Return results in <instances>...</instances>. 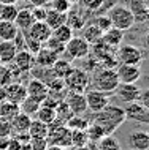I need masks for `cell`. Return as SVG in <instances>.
<instances>
[{"instance_id": "6da1fadb", "label": "cell", "mask_w": 149, "mask_h": 150, "mask_svg": "<svg viewBox=\"0 0 149 150\" xmlns=\"http://www.w3.org/2000/svg\"><path fill=\"white\" fill-rule=\"evenodd\" d=\"M125 119L127 117H125L124 108L110 103L106 108H103L102 111L94 112L91 122L95 125H98V127L105 131V134L108 136V134H113V133L125 122Z\"/></svg>"}, {"instance_id": "7a4b0ae2", "label": "cell", "mask_w": 149, "mask_h": 150, "mask_svg": "<svg viewBox=\"0 0 149 150\" xmlns=\"http://www.w3.org/2000/svg\"><path fill=\"white\" fill-rule=\"evenodd\" d=\"M91 86L94 90H98L106 95L114 93V90L119 86V79L116 74L114 68H103L98 73H95L94 78H91Z\"/></svg>"}, {"instance_id": "3957f363", "label": "cell", "mask_w": 149, "mask_h": 150, "mask_svg": "<svg viewBox=\"0 0 149 150\" xmlns=\"http://www.w3.org/2000/svg\"><path fill=\"white\" fill-rule=\"evenodd\" d=\"M65 88L68 92H79L84 93L91 87V74L81 68H71L70 73L63 78Z\"/></svg>"}, {"instance_id": "277c9868", "label": "cell", "mask_w": 149, "mask_h": 150, "mask_svg": "<svg viewBox=\"0 0 149 150\" xmlns=\"http://www.w3.org/2000/svg\"><path fill=\"white\" fill-rule=\"evenodd\" d=\"M108 18H110L113 27H116V29H119L122 32L130 30L135 25L133 14L128 10V6H124V5H114L108 11Z\"/></svg>"}, {"instance_id": "5b68a950", "label": "cell", "mask_w": 149, "mask_h": 150, "mask_svg": "<svg viewBox=\"0 0 149 150\" xmlns=\"http://www.w3.org/2000/svg\"><path fill=\"white\" fill-rule=\"evenodd\" d=\"M46 142L48 145H59V147L68 149L71 145V129L67 125L51 123L48 128Z\"/></svg>"}, {"instance_id": "8992f818", "label": "cell", "mask_w": 149, "mask_h": 150, "mask_svg": "<svg viewBox=\"0 0 149 150\" xmlns=\"http://www.w3.org/2000/svg\"><path fill=\"white\" fill-rule=\"evenodd\" d=\"M116 60L118 63L124 65H141L143 62V52L133 44H120L116 49Z\"/></svg>"}, {"instance_id": "52a82bcc", "label": "cell", "mask_w": 149, "mask_h": 150, "mask_svg": "<svg viewBox=\"0 0 149 150\" xmlns=\"http://www.w3.org/2000/svg\"><path fill=\"white\" fill-rule=\"evenodd\" d=\"M91 52V44L83 38V36H73L67 44L63 54H67L71 60L86 59Z\"/></svg>"}, {"instance_id": "ba28073f", "label": "cell", "mask_w": 149, "mask_h": 150, "mask_svg": "<svg viewBox=\"0 0 149 150\" xmlns=\"http://www.w3.org/2000/svg\"><path fill=\"white\" fill-rule=\"evenodd\" d=\"M10 65H11V71H18L19 74H27L35 67V55L27 49H21V51H18L13 63H10Z\"/></svg>"}, {"instance_id": "9c48e42d", "label": "cell", "mask_w": 149, "mask_h": 150, "mask_svg": "<svg viewBox=\"0 0 149 150\" xmlns=\"http://www.w3.org/2000/svg\"><path fill=\"white\" fill-rule=\"evenodd\" d=\"M84 95H86L87 111H91L92 114H94V112L102 111L103 108H106L108 104H110V95L102 93L98 90H94V88L86 90V92H84Z\"/></svg>"}, {"instance_id": "30bf717a", "label": "cell", "mask_w": 149, "mask_h": 150, "mask_svg": "<svg viewBox=\"0 0 149 150\" xmlns=\"http://www.w3.org/2000/svg\"><path fill=\"white\" fill-rule=\"evenodd\" d=\"M116 74L120 84H136V81L141 78V68L138 65H124L118 63Z\"/></svg>"}, {"instance_id": "8fae6325", "label": "cell", "mask_w": 149, "mask_h": 150, "mask_svg": "<svg viewBox=\"0 0 149 150\" xmlns=\"http://www.w3.org/2000/svg\"><path fill=\"white\" fill-rule=\"evenodd\" d=\"M63 101L67 103L68 109L71 111L73 115H83L84 112L87 111V103H86V95L79 92H68Z\"/></svg>"}, {"instance_id": "7c38bea8", "label": "cell", "mask_w": 149, "mask_h": 150, "mask_svg": "<svg viewBox=\"0 0 149 150\" xmlns=\"http://www.w3.org/2000/svg\"><path fill=\"white\" fill-rule=\"evenodd\" d=\"M26 90H27V96L35 101H38L40 104L43 103L46 98H48V86L45 81L38 79V78H32L29 81V84L26 86Z\"/></svg>"}, {"instance_id": "4fadbf2b", "label": "cell", "mask_w": 149, "mask_h": 150, "mask_svg": "<svg viewBox=\"0 0 149 150\" xmlns=\"http://www.w3.org/2000/svg\"><path fill=\"white\" fill-rule=\"evenodd\" d=\"M140 92H141V88L136 84H120L119 82L118 88L114 90V95L120 103L128 104V103H133V101H138Z\"/></svg>"}, {"instance_id": "5bb4252c", "label": "cell", "mask_w": 149, "mask_h": 150, "mask_svg": "<svg viewBox=\"0 0 149 150\" xmlns=\"http://www.w3.org/2000/svg\"><path fill=\"white\" fill-rule=\"evenodd\" d=\"M125 111V117L130 120H135L138 123H144L149 125V109H146L140 101H133V103H128L127 108H124Z\"/></svg>"}, {"instance_id": "9a60e30c", "label": "cell", "mask_w": 149, "mask_h": 150, "mask_svg": "<svg viewBox=\"0 0 149 150\" xmlns=\"http://www.w3.org/2000/svg\"><path fill=\"white\" fill-rule=\"evenodd\" d=\"M26 98H27V90H26V86H22V84L11 82L6 87H3V100L21 104Z\"/></svg>"}, {"instance_id": "2e32d148", "label": "cell", "mask_w": 149, "mask_h": 150, "mask_svg": "<svg viewBox=\"0 0 149 150\" xmlns=\"http://www.w3.org/2000/svg\"><path fill=\"white\" fill-rule=\"evenodd\" d=\"M51 27L48 25V24L45 21H35L32 25L29 27V30L24 32L26 35H29L30 38L37 40V41H40L41 44L46 43V40L51 38Z\"/></svg>"}, {"instance_id": "e0dca14e", "label": "cell", "mask_w": 149, "mask_h": 150, "mask_svg": "<svg viewBox=\"0 0 149 150\" xmlns=\"http://www.w3.org/2000/svg\"><path fill=\"white\" fill-rule=\"evenodd\" d=\"M127 145L130 150H149V131L136 129L127 137Z\"/></svg>"}, {"instance_id": "ac0fdd59", "label": "cell", "mask_w": 149, "mask_h": 150, "mask_svg": "<svg viewBox=\"0 0 149 150\" xmlns=\"http://www.w3.org/2000/svg\"><path fill=\"white\" fill-rule=\"evenodd\" d=\"M122 40H124V32L116 29V27H111V29L105 30L102 35V43L106 44L108 47H113V49H118L122 44Z\"/></svg>"}, {"instance_id": "d6986e66", "label": "cell", "mask_w": 149, "mask_h": 150, "mask_svg": "<svg viewBox=\"0 0 149 150\" xmlns=\"http://www.w3.org/2000/svg\"><path fill=\"white\" fill-rule=\"evenodd\" d=\"M59 59V54L52 52L51 49H48L46 46H43L37 54H35V65L41 68H51L56 63V60Z\"/></svg>"}, {"instance_id": "ffe728a7", "label": "cell", "mask_w": 149, "mask_h": 150, "mask_svg": "<svg viewBox=\"0 0 149 150\" xmlns=\"http://www.w3.org/2000/svg\"><path fill=\"white\" fill-rule=\"evenodd\" d=\"M16 54H18V47L13 41H0V63H13Z\"/></svg>"}, {"instance_id": "44dd1931", "label": "cell", "mask_w": 149, "mask_h": 150, "mask_svg": "<svg viewBox=\"0 0 149 150\" xmlns=\"http://www.w3.org/2000/svg\"><path fill=\"white\" fill-rule=\"evenodd\" d=\"M34 22H35V19H34V16H32L30 8H22V10L18 11L16 19H14V24H16V27H18L19 32H27L29 27Z\"/></svg>"}, {"instance_id": "7402d4cb", "label": "cell", "mask_w": 149, "mask_h": 150, "mask_svg": "<svg viewBox=\"0 0 149 150\" xmlns=\"http://www.w3.org/2000/svg\"><path fill=\"white\" fill-rule=\"evenodd\" d=\"M30 122H32L30 115L24 114V112H19L10 123H11V128H13V133H18V134H27L29 127H30Z\"/></svg>"}, {"instance_id": "603a6c76", "label": "cell", "mask_w": 149, "mask_h": 150, "mask_svg": "<svg viewBox=\"0 0 149 150\" xmlns=\"http://www.w3.org/2000/svg\"><path fill=\"white\" fill-rule=\"evenodd\" d=\"M19 112H21L19 104L11 103V101H8V100L0 101V119H5L8 122H11Z\"/></svg>"}, {"instance_id": "cb8c5ba5", "label": "cell", "mask_w": 149, "mask_h": 150, "mask_svg": "<svg viewBox=\"0 0 149 150\" xmlns=\"http://www.w3.org/2000/svg\"><path fill=\"white\" fill-rule=\"evenodd\" d=\"M48 128H49V125H46V123H43V122L35 119V120L30 122V127H29L27 134H29L30 139H46Z\"/></svg>"}, {"instance_id": "d4e9b609", "label": "cell", "mask_w": 149, "mask_h": 150, "mask_svg": "<svg viewBox=\"0 0 149 150\" xmlns=\"http://www.w3.org/2000/svg\"><path fill=\"white\" fill-rule=\"evenodd\" d=\"M128 10L132 11L135 18V22H146L148 21V16H149V10L144 6V3L141 0H130V6Z\"/></svg>"}, {"instance_id": "484cf974", "label": "cell", "mask_w": 149, "mask_h": 150, "mask_svg": "<svg viewBox=\"0 0 149 150\" xmlns=\"http://www.w3.org/2000/svg\"><path fill=\"white\" fill-rule=\"evenodd\" d=\"M102 35H103V32L95 25V22L94 24H87V25L83 27V38L89 44L100 43L102 41Z\"/></svg>"}, {"instance_id": "4316f807", "label": "cell", "mask_w": 149, "mask_h": 150, "mask_svg": "<svg viewBox=\"0 0 149 150\" xmlns=\"http://www.w3.org/2000/svg\"><path fill=\"white\" fill-rule=\"evenodd\" d=\"M67 14L68 13H59V11L56 10H48L46 11V18H45V22L48 24V25L52 29H56V27H60L63 25V24H67Z\"/></svg>"}, {"instance_id": "83f0119b", "label": "cell", "mask_w": 149, "mask_h": 150, "mask_svg": "<svg viewBox=\"0 0 149 150\" xmlns=\"http://www.w3.org/2000/svg\"><path fill=\"white\" fill-rule=\"evenodd\" d=\"M18 27L11 21H0V40L2 41H13L18 35Z\"/></svg>"}, {"instance_id": "f1b7e54d", "label": "cell", "mask_w": 149, "mask_h": 150, "mask_svg": "<svg viewBox=\"0 0 149 150\" xmlns=\"http://www.w3.org/2000/svg\"><path fill=\"white\" fill-rule=\"evenodd\" d=\"M71 68H73V67H71V63L68 62V60H65V59H57V60H56V63L49 68V71H51V74L54 76V78L63 79V78L68 74V73H70Z\"/></svg>"}, {"instance_id": "f546056e", "label": "cell", "mask_w": 149, "mask_h": 150, "mask_svg": "<svg viewBox=\"0 0 149 150\" xmlns=\"http://www.w3.org/2000/svg\"><path fill=\"white\" fill-rule=\"evenodd\" d=\"M51 36H52V38H56V40H59L60 43L67 44L75 35H73V29H71L68 24H63V25H60V27H56V29H52Z\"/></svg>"}, {"instance_id": "4dcf8cb0", "label": "cell", "mask_w": 149, "mask_h": 150, "mask_svg": "<svg viewBox=\"0 0 149 150\" xmlns=\"http://www.w3.org/2000/svg\"><path fill=\"white\" fill-rule=\"evenodd\" d=\"M35 115H37V120L43 122V123H46V125H51L52 122L56 120V108L48 106V104L41 103Z\"/></svg>"}, {"instance_id": "1f68e13d", "label": "cell", "mask_w": 149, "mask_h": 150, "mask_svg": "<svg viewBox=\"0 0 149 150\" xmlns=\"http://www.w3.org/2000/svg\"><path fill=\"white\" fill-rule=\"evenodd\" d=\"M97 149L98 150H122V145L113 134H108L97 142Z\"/></svg>"}, {"instance_id": "d6a6232c", "label": "cell", "mask_w": 149, "mask_h": 150, "mask_svg": "<svg viewBox=\"0 0 149 150\" xmlns=\"http://www.w3.org/2000/svg\"><path fill=\"white\" fill-rule=\"evenodd\" d=\"M18 11H19V8L16 3H13V5H2V3H0V21L14 22Z\"/></svg>"}, {"instance_id": "836d02e7", "label": "cell", "mask_w": 149, "mask_h": 150, "mask_svg": "<svg viewBox=\"0 0 149 150\" xmlns=\"http://www.w3.org/2000/svg\"><path fill=\"white\" fill-rule=\"evenodd\" d=\"M86 134H87V139H89V142L92 144H97L102 137H105L106 134H105V131L102 128L98 127V125H95V123H89V127L86 128Z\"/></svg>"}, {"instance_id": "e575fe53", "label": "cell", "mask_w": 149, "mask_h": 150, "mask_svg": "<svg viewBox=\"0 0 149 150\" xmlns=\"http://www.w3.org/2000/svg\"><path fill=\"white\" fill-rule=\"evenodd\" d=\"M89 123H91V120L83 115H71L67 122V127L70 129H86L89 127Z\"/></svg>"}, {"instance_id": "d590c367", "label": "cell", "mask_w": 149, "mask_h": 150, "mask_svg": "<svg viewBox=\"0 0 149 150\" xmlns=\"http://www.w3.org/2000/svg\"><path fill=\"white\" fill-rule=\"evenodd\" d=\"M89 144L86 129H71V145L75 147H83Z\"/></svg>"}, {"instance_id": "8d00e7d4", "label": "cell", "mask_w": 149, "mask_h": 150, "mask_svg": "<svg viewBox=\"0 0 149 150\" xmlns=\"http://www.w3.org/2000/svg\"><path fill=\"white\" fill-rule=\"evenodd\" d=\"M19 108H21V112H24V114H27V115L32 117V115L37 114V111H38V108H40V103L27 96V98L24 100L21 104H19Z\"/></svg>"}, {"instance_id": "74e56055", "label": "cell", "mask_w": 149, "mask_h": 150, "mask_svg": "<svg viewBox=\"0 0 149 150\" xmlns=\"http://www.w3.org/2000/svg\"><path fill=\"white\" fill-rule=\"evenodd\" d=\"M13 71H11L10 65H3L0 63V88L6 87L8 84L13 82Z\"/></svg>"}, {"instance_id": "f35d334b", "label": "cell", "mask_w": 149, "mask_h": 150, "mask_svg": "<svg viewBox=\"0 0 149 150\" xmlns=\"http://www.w3.org/2000/svg\"><path fill=\"white\" fill-rule=\"evenodd\" d=\"M49 8L59 13H68L71 8V0H49Z\"/></svg>"}, {"instance_id": "ab89813d", "label": "cell", "mask_w": 149, "mask_h": 150, "mask_svg": "<svg viewBox=\"0 0 149 150\" xmlns=\"http://www.w3.org/2000/svg\"><path fill=\"white\" fill-rule=\"evenodd\" d=\"M43 46H46L48 49H51L52 52H56V54H63V51H65V44L63 43H60L59 40H56V38H51L49 40H46V43L43 44Z\"/></svg>"}, {"instance_id": "60d3db41", "label": "cell", "mask_w": 149, "mask_h": 150, "mask_svg": "<svg viewBox=\"0 0 149 150\" xmlns=\"http://www.w3.org/2000/svg\"><path fill=\"white\" fill-rule=\"evenodd\" d=\"M22 33H24V32H22ZM24 36H26V49L35 55V54H37V52L43 47V44L40 43V41H37V40L30 38V36H29V35H26V33H24Z\"/></svg>"}, {"instance_id": "b9f144b4", "label": "cell", "mask_w": 149, "mask_h": 150, "mask_svg": "<svg viewBox=\"0 0 149 150\" xmlns=\"http://www.w3.org/2000/svg\"><path fill=\"white\" fill-rule=\"evenodd\" d=\"M95 25H97L102 32H105V30H108V29H111V27H113L110 18H108V14H100V16H97V19H95Z\"/></svg>"}, {"instance_id": "7bdbcfd3", "label": "cell", "mask_w": 149, "mask_h": 150, "mask_svg": "<svg viewBox=\"0 0 149 150\" xmlns=\"http://www.w3.org/2000/svg\"><path fill=\"white\" fill-rule=\"evenodd\" d=\"M67 24L71 27V29H83L84 27V22H83V19L79 18V16H76V14H67Z\"/></svg>"}, {"instance_id": "ee69618b", "label": "cell", "mask_w": 149, "mask_h": 150, "mask_svg": "<svg viewBox=\"0 0 149 150\" xmlns=\"http://www.w3.org/2000/svg\"><path fill=\"white\" fill-rule=\"evenodd\" d=\"M11 133H13L11 123L5 119H0V137H10Z\"/></svg>"}, {"instance_id": "f6af8a7d", "label": "cell", "mask_w": 149, "mask_h": 150, "mask_svg": "<svg viewBox=\"0 0 149 150\" xmlns=\"http://www.w3.org/2000/svg\"><path fill=\"white\" fill-rule=\"evenodd\" d=\"M30 11H32V16H34L35 21H45L48 8L46 6H34Z\"/></svg>"}, {"instance_id": "bcb514c9", "label": "cell", "mask_w": 149, "mask_h": 150, "mask_svg": "<svg viewBox=\"0 0 149 150\" xmlns=\"http://www.w3.org/2000/svg\"><path fill=\"white\" fill-rule=\"evenodd\" d=\"M29 147L30 150H45L48 147V142H46V139H30Z\"/></svg>"}, {"instance_id": "7dc6e473", "label": "cell", "mask_w": 149, "mask_h": 150, "mask_svg": "<svg viewBox=\"0 0 149 150\" xmlns=\"http://www.w3.org/2000/svg\"><path fill=\"white\" fill-rule=\"evenodd\" d=\"M138 101H140V103H141L146 109H149V88H144V90L140 92Z\"/></svg>"}, {"instance_id": "c3c4849f", "label": "cell", "mask_w": 149, "mask_h": 150, "mask_svg": "<svg viewBox=\"0 0 149 150\" xmlns=\"http://www.w3.org/2000/svg\"><path fill=\"white\" fill-rule=\"evenodd\" d=\"M32 6H46L49 3V0H29Z\"/></svg>"}, {"instance_id": "681fc988", "label": "cell", "mask_w": 149, "mask_h": 150, "mask_svg": "<svg viewBox=\"0 0 149 150\" xmlns=\"http://www.w3.org/2000/svg\"><path fill=\"white\" fill-rule=\"evenodd\" d=\"M10 144V137H0V150H6Z\"/></svg>"}, {"instance_id": "f907efd6", "label": "cell", "mask_w": 149, "mask_h": 150, "mask_svg": "<svg viewBox=\"0 0 149 150\" xmlns=\"http://www.w3.org/2000/svg\"><path fill=\"white\" fill-rule=\"evenodd\" d=\"M67 150H89V147H87V145H83V147H75V145H70Z\"/></svg>"}, {"instance_id": "816d5d0a", "label": "cell", "mask_w": 149, "mask_h": 150, "mask_svg": "<svg viewBox=\"0 0 149 150\" xmlns=\"http://www.w3.org/2000/svg\"><path fill=\"white\" fill-rule=\"evenodd\" d=\"M45 150H67V149H63V147H59V145H48V147Z\"/></svg>"}, {"instance_id": "f5cc1de1", "label": "cell", "mask_w": 149, "mask_h": 150, "mask_svg": "<svg viewBox=\"0 0 149 150\" xmlns=\"http://www.w3.org/2000/svg\"><path fill=\"white\" fill-rule=\"evenodd\" d=\"M2 5H13V3H18V0H0Z\"/></svg>"}, {"instance_id": "db71d44e", "label": "cell", "mask_w": 149, "mask_h": 150, "mask_svg": "<svg viewBox=\"0 0 149 150\" xmlns=\"http://www.w3.org/2000/svg\"><path fill=\"white\" fill-rule=\"evenodd\" d=\"M144 47H146V49L149 51V32L146 35H144Z\"/></svg>"}, {"instance_id": "11a10c76", "label": "cell", "mask_w": 149, "mask_h": 150, "mask_svg": "<svg viewBox=\"0 0 149 150\" xmlns=\"http://www.w3.org/2000/svg\"><path fill=\"white\" fill-rule=\"evenodd\" d=\"M141 2L144 3V6H146V8H148V10H149V0H141Z\"/></svg>"}, {"instance_id": "9f6ffc18", "label": "cell", "mask_w": 149, "mask_h": 150, "mask_svg": "<svg viewBox=\"0 0 149 150\" xmlns=\"http://www.w3.org/2000/svg\"><path fill=\"white\" fill-rule=\"evenodd\" d=\"M146 22H148V24H149V16H148V21H146Z\"/></svg>"}, {"instance_id": "6f0895ef", "label": "cell", "mask_w": 149, "mask_h": 150, "mask_svg": "<svg viewBox=\"0 0 149 150\" xmlns=\"http://www.w3.org/2000/svg\"><path fill=\"white\" fill-rule=\"evenodd\" d=\"M18 2H21V0H18Z\"/></svg>"}]
</instances>
